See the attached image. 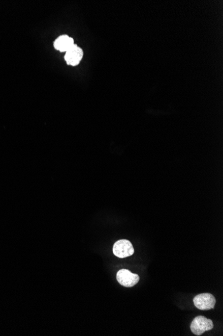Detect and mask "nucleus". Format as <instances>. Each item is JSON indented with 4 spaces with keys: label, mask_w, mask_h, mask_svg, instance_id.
Here are the masks:
<instances>
[{
    "label": "nucleus",
    "mask_w": 223,
    "mask_h": 336,
    "mask_svg": "<svg viewBox=\"0 0 223 336\" xmlns=\"http://www.w3.org/2000/svg\"><path fill=\"white\" fill-rule=\"evenodd\" d=\"M213 327L212 321L204 316L196 317L190 325L191 331L198 336L203 334L205 331L211 330Z\"/></svg>",
    "instance_id": "nucleus-1"
},
{
    "label": "nucleus",
    "mask_w": 223,
    "mask_h": 336,
    "mask_svg": "<svg viewBox=\"0 0 223 336\" xmlns=\"http://www.w3.org/2000/svg\"><path fill=\"white\" fill-rule=\"evenodd\" d=\"M195 307L203 311L214 309L216 304L215 297L211 293H202L193 299Z\"/></svg>",
    "instance_id": "nucleus-2"
},
{
    "label": "nucleus",
    "mask_w": 223,
    "mask_h": 336,
    "mask_svg": "<svg viewBox=\"0 0 223 336\" xmlns=\"http://www.w3.org/2000/svg\"><path fill=\"white\" fill-rule=\"evenodd\" d=\"M113 253L120 259L131 256L135 253L133 244L128 240H120L113 246Z\"/></svg>",
    "instance_id": "nucleus-3"
},
{
    "label": "nucleus",
    "mask_w": 223,
    "mask_h": 336,
    "mask_svg": "<svg viewBox=\"0 0 223 336\" xmlns=\"http://www.w3.org/2000/svg\"><path fill=\"white\" fill-rule=\"evenodd\" d=\"M116 279L121 286L133 287L139 282L140 276L137 274L132 273L127 269H121L116 274Z\"/></svg>",
    "instance_id": "nucleus-4"
},
{
    "label": "nucleus",
    "mask_w": 223,
    "mask_h": 336,
    "mask_svg": "<svg viewBox=\"0 0 223 336\" xmlns=\"http://www.w3.org/2000/svg\"><path fill=\"white\" fill-rule=\"evenodd\" d=\"M84 53L81 48L74 44L72 47L67 52L65 59L68 65L71 66H76L81 61Z\"/></svg>",
    "instance_id": "nucleus-5"
},
{
    "label": "nucleus",
    "mask_w": 223,
    "mask_h": 336,
    "mask_svg": "<svg viewBox=\"0 0 223 336\" xmlns=\"http://www.w3.org/2000/svg\"><path fill=\"white\" fill-rule=\"evenodd\" d=\"M74 45L73 38L67 35H61L54 42V48L60 52H67Z\"/></svg>",
    "instance_id": "nucleus-6"
}]
</instances>
